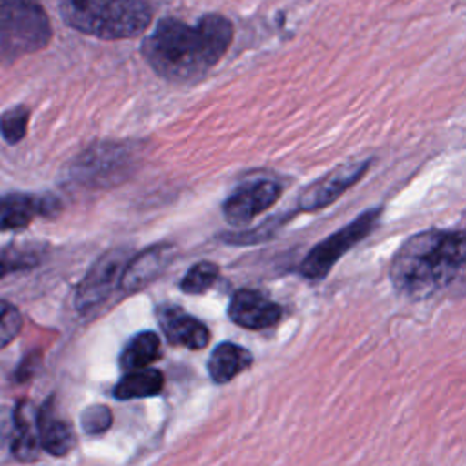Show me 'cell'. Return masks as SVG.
I'll return each instance as SVG.
<instances>
[{
    "instance_id": "cell-1",
    "label": "cell",
    "mask_w": 466,
    "mask_h": 466,
    "mask_svg": "<svg viewBox=\"0 0 466 466\" xmlns=\"http://www.w3.org/2000/svg\"><path fill=\"white\" fill-rule=\"evenodd\" d=\"M231 38V22L217 13L204 15L195 25L164 18L144 38L142 55L158 76L171 82H193L224 56Z\"/></svg>"
},
{
    "instance_id": "cell-2",
    "label": "cell",
    "mask_w": 466,
    "mask_h": 466,
    "mask_svg": "<svg viewBox=\"0 0 466 466\" xmlns=\"http://www.w3.org/2000/svg\"><path fill=\"white\" fill-rule=\"evenodd\" d=\"M464 266L461 229H426L410 237L393 255L390 279L410 299H428L455 280Z\"/></svg>"
},
{
    "instance_id": "cell-3",
    "label": "cell",
    "mask_w": 466,
    "mask_h": 466,
    "mask_svg": "<svg viewBox=\"0 0 466 466\" xmlns=\"http://www.w3.org/2000/svg\"><path fill=\"white\" fill-rule=\"evenodd\" d=\"M60 15L69 27L104 40L138 36L153 16L144 0H62Z\"/></svg>"
},
{
    "instance_id": "cell-4",
    "label": "cell",
    "mask_w": 466,
    "mask_h": 466,
    "mask_svg": "<svg viewBox=\"0 0 466 466\" xmlns=\"http://www.w3.org/2000/svg\"><path fill=\"white\" fill-rule=\"evenodd\" d=\"M51 40L46 11L33 0H0V62L11 64Z\"/></svg>"
},
{
    "instance_id": "cell-5",
    "label": "cell",
    "mask_w": 466,
    "mask_h": 466,
    "mask_svg": "<svg viewBox=\"0 0 466 466\" xmlns=\"http://www.w3.org/2000/svg\"><path fill=\"white\" fill-rule=\"evenodd\" d=\"M380 218V208H371L348 222L344 228L319 242L300 262V273L308 279H324L333 264L364 237H368Z\"/></svg>"
},
{
    "instance_id": "cell-6",
    "label": "cell",
    "mask_w": 466,
    "mask_h": 466,
    "mask_svg": "<svg viewBox=\"0 0 466 466\" xmlns=\"http://www.w3.org/2000/svg\"><path fill=\"white\" fill-rule=\"evenodd\" d=\"M133 164V151L124 144H96L84 151L69 167V178L84 187L118 184Z\"/></svg>"
},
{
    "instance_id": "cell-7",
    "label": "cell",
    "mask_w": 466,
    "mask_h": 466,
    "mask_svg": "<svg viewBox=\"0 0 466 466\" xmlns=\"http://www.w3.org/2000/svg\"><path fill=\"white\" fill-rule=\"evenodd\" d=\"M127 260L129 251L126 248H115L98 257V260L89 268V271L76 288V309L82 313H91L100 304H104L120 286V277Z\"/></svg>"
},
{
    "instance_id": "cell-8",
    "label": "cell",
    "mask_w": 466,
    "mask_h": 466,
    "mask_svg": "<svg viewBox=\"0 0 466 466\" xmlns=\"http://www.w3.org/2000/svg\"><path fill=\"white\" fill-rule=\"evenodd\" d=\"M370 160L348 162L333 167L311 186H308L299 197L300 211H317L337 200L346 189H350L368 169Z\"/></svg>"
},
{
    "instance_id": "cell-9",
    "label": "cell",
    "mask_w": 466,
    "mask_h": 466,
    "mask_svg": "<svg viewBox=\"0 0 466 466\" xmlns=\"http://www.w3.org/2000/svg\"><path fill=\"white\" fill-rule=\"evenodd\" d=\"M280 191V186L273 180H257L238 187L222 206L226 222L238 228L249 224L257 215L279 200Z\"/></svg>"
},
{
    "instance_id": "cell-10",
    "label": "cell",
    "mask_w": 466,
    "mask_h": 466,
    "mask_svg": "<svg viewBox=\"0 0 466 466\" xmlns=\"http://www.w3.org/2000/svg\"><path fill=\"white\" fill-rule=\"evenodd\" d=\"M175 257V246L169 242H158L149 246L147 249L129 257L122 277H120V289L126 293L138 291L140 288L147 286L155 280L171 262Z\"/></svg>"
},
{
    "instance_id": "cell-11",
    "label": "cell",
    "mask_w": 466,
    "mask_h": 466,
    "mask_svg": "<svg viewBox=\"0 0 466 466\" xmlns=\"http://www.w3.org/2000/svg\"><path fill=\"white\" fill-rule=\"evenodd\" d=\"M229 319L248 329L273 326L280 319V306L255 289H238L228 306Z\"/></svg>"
},
{
    "instance_id": "cell-12",
    "label": "cell",
    "mask_w": 466,
    "mask_h": 466,
    "mask_svg": "<svg viewBox=\"0 0 466 466\" xmlns=\"http://www.w3.org/2000/svg\"><path fill=\"white\" fill-rule=\"evenodd\" d=\"M58 211V202L53 197L29 193H9L0 197V231L25 228L36 217H51Z\"/></svg>"
},
{
    "instance_id": "cell-13",
    "label": "cell",
    "mask_w": 466,
    "mask_h": 466,
    "mask_svg": "<svg viewBox=\"0 0 466 466\" xmlns=\"http://www.w3.org/2000/svg\"><path fill=\"white\" fill-rule=\"evenodd\" d=\"M160 328L171 344L186 346L189 350H200L209 340L208 328L195 317L187 315L177 306H166L158 309Z\"/></svg>"
},
{
    "instance_id": "cell-14",
    "label": "cell",
    "mask_w": 466,
    "mask_h": 466,
    "mask_svg": "<svg viewBox=\"0 0 466 466\" xmlns=\"http://www.w3.org/2000/svg\"><path fill=\"white\" fill-rule=\"evenodd\" d=\"M38 410L27 400L22 399L16 402L13 411V455L20 462H33L38 457L40 442H38Z\"/></svg>"
},
{
    "instance_id": "cell-15",
    "label": "cell",
    "mask_w": 466,
    "mask_h": 466,
    "mask_svg": "<svg viewBox=\"0 0 466 466\" xmlns=\"http://www.w3.org/2000/svg\"><path fill=\"white\" fill-rule=\"evenodd\" d=\"M38 442L51 455H66L75 446L73 428L56 417L53 399H47L38 408Z\"/></svg>"
},
{
    "instance_id": "cell-16",
    "label": "cell",
    "mask_w": 466,
    "mask_h": 466,
    "mask_svg": "<svg viewBox=\"0 0 466 466\" xmlns=\"http://www.w3.org/2000/svg\"><path fill=\"white\" fill-rule=\"evenodd\" d=\"M253 360V355L249 350L233 344V342H222L218 344L208 360V371L215 382H228L235 375H238L242 370H246Z\"/></svg>"
},
{
    "instance_id": "cell-17",
    "label": "cell",
    "mask_w": 466,
    "mask_h": 466,
    "mask_svg": "<svg viewBox=\"0 0 466 466\" xmlns=\"http://www.w3.org/2000/svg\"><path fill=\"white\" fill-rule=\"evenodd\" d=\"M162 386H164V377L158 370L142 368L122 377V380L115 386V397L118 400L153 397L162 390Z\"/></svg>"
},
{
    "instance_id": "cell-18",
    "label": "cell",
    "mask_w": 466,
    "mask_h": 466,
    "mask_svg": "<svg viewBox=\"0 0 466 466\" xmlns=\"http://www.w3.org/2000/svg\"><path fill=\"white\" fill-rule=\"evenodd\" d=\"M160 355V339L155 331L137 333L124 348L120 355L122 370H142Z\"/></svg>"
},
{
    "instance_id": "cell-19",
    "label": "cell",
    "mask_w": 466,
    "mask_h": 466,
    "mask_svg": "<svg viewBox=\"0 0 466 466\" xmlns=\"http://www.w3.org/2000/svg\"><path fill=\"white\" fill-rule=\"evenodd\" d=\"M217 279H218V266L209 260H202V262H197L184 275V279L180 280V289L184 293L198 295V293H204L206 289H209Z\"/></svg>"
},
{
    "instance_id": "cell-20",
    "label": "cell",
    "mask_w": 466,
    "mask_h": 466,
    "mask_svg": "<svg viewBox=\"0 0 466 466\" xmlns=\"http://www.w3.org/2000/svg\"><path fill=\"white\" fill-rule=\"evenodd\" d=\"M29 122V111L22 106L5 111L0 116V133L7 144H16L25 137Z\"/></svg>"
},
{
    "instance_id": "cell-21",
    "label": "cell",
    "mask_w": 466,
    "mask_h": 466,
    "mask_svg": "<svg viewBox=\"0 0 466 466\" xmlns=\"http://www.w3.org/2000/svg\"><path fill=\"white\" fill-rule=\"evenodd\" d=\"M20 328H22L20 311L13 304L0 300V350L18 335Z\"/></svg>"
},
{
    "instance_id": "cell-22",
    "label": "cell",
    "mask_w": 466,
    "mask_h": 466,
    "mask_svg": "<svg viewBox=\"0 0 466 466\" xmlns=\"http://www.w3.org/2000/svg\"><path fill=\"white\" fill-rule=\"evenodd\" d=\"M111 411L107 406H89L87 410L82 411V428L86 433H91V435H96V433H102L106 431L109 426H111Z\"/></svg>"
},
{
    "instance_id": "cell-23",
    "label": "cell",
    "mask_w": 466,
    "mask_h": 466,
    "mask_svg": "<svg viewBox=\"0 0 466 466\" xmlns=\"http://www.w3.org/2000/svg\"><path fill=\"white\" fill-rule=\"evenodd\" d=\"M7 271H9V268H7V264H5V262H2V260H0V279H2V277H4V275H5V273H7Z\"/></svg>"
}]
</instances>
